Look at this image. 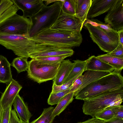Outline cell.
<instances>
[{
	"instance_id": "cell-1",
	"label": "cell",
	"mask_w": 123,
	"mask_h": 123,
	"mask_svg": "<svg viewBox=\"0 0 123 123\" xmlns=\"http://www.w3.org/2000/svg\"><path fill=\"white\" fill-rule=\"evenodd\" d=\"M31 38L37 44L67 48L79 46L83 39L81 31L64 32L50 28Z\"/></svg>"
},
{
	"instance_id": "cell-2",
	"label": "cell",
	"mask_w": 123,
	"mask_h": 123,
	"mask_svg": "<svg viewBox=\"0 0 123 123\" xmlns=\"http://www.w3.org/2000/svg\"><path fill=\"white\" fill-rule=\"evenodd\" d=\"M123 88V77L121 72L114 70L111 74L91 83L75 96L76 99L83 100L107 92Z\"/></svg>"
},
{
	"instance_id": "cell-3",
	"label": "cell",
	"mask_w": 123,
	"mask_h": 123,
	"mask_svg": "<svg viewBox=\"0 0 123 123\" xmlns=\"http://www.w3.org/2000/svg\"><path fill=\"white\" fill-rule=\"evenodd\" d=\"M62 0L55 2L49 6L44 4L38 12L29 18L31 22L28 34L30 38L43 31L50 28L59 15Z\"/></svg>"
},
{
	"instance_id": "cell-4",
	"label": "cell",
	"mask_w": 123,
	"mask_h": 123,
	"mask_svg": "<svg viewBox=\"0 0 123 123\" xmlns=\"http://www.w3.org/2000/svg\"><path fill=\"white\" fill-rule=\"evenodd\" d=\"M123 88L107 92L84 100V113L95 117L96 115L108 107L120 105L123 101Z\"/></svg>"
},
{
	"instance_id": "cell-5",
	"label": "cell",
	"mask_w": 123,
	"mask_h": 123,
	"mask_svg": "<svg viewBox=\"0 0 123 123\" xmlns=\"http://www.w3.org/2000/svg\"><path fill=\"white\" fill-rule=\"evenodd\" d=\"M0 44L12 50L18 56L28 59L35 49L36 44L29 36L0 33Z\"/></svg>"
},
{
	"instance_id": "cell-6",
	"label": "cell",
	"mask_w": 123,
	"mask_h": 123,
	"mask_svg": "<svg viewBox=\"0 0 123 123\" xmlns=\"http://www.w3.org/2000/svg\"><path fill=\"white\" fill-rule=\"evenodd\" d=\"M83 26L88 30L93 42L103 51L107 53L110 52L118 46L119 42L117 31L107 32L89 24H85Z\"/></svg>"
},
{
	"instance_id": "cell-7",
	"label": "cell",
	"mask_w": 123,
	"mask_h": 123,
	"mask_svg": "<svg viewBox=\"0 0 123 123\" xmlns=\"http://www.w3.org/2000/svg\"><path fill=\"white\" fill-rule=\"evenodd\" d=\"M60 63L52 65L43 64L32 58L28 62V76L39 84L54 79Z\"/></svg>"
},
{
	"instance_id": "cell-8",
	"label": "cell",
	"mask_w": 123,
	"mask_h": 123,
	"mask_svg": "<svg viewBox=\"0 0 123 123\" xmlns=\"http://www.w3.org/2000/svg\"><path fill=\"white\" fill-rule=\"evenodd\" d=\"M31 22L30 18H25L16 13L0 24V33L29 36Z\"/></svg>"
},
{
	"instance_id": "cell-9",
	"label": "cell",
	"mask_w": 123,
	"mask_h": 123,
	"mask_svg": "<svg viewBox=\"0 0 123 123\" xmlns=\"http://www.w3.org/2000/svg\"><path fill=\"white\" fill-rule=\"evenodd\" d=\"M83 23L75 16L63 12L61 8L57 19L50 28L64 32L81 31L83 27Z\"/></svg>"
},
{
	"instance_id": "cell-10",
	"label": "cell",
	"mask_w": 123,
	"mask_h": 123,
	"mask_svg": "<svg viewBox=\"0 0 123 123\" xmlns=\"http://www.w3.org/2000/svg\"><path fill=\"white\" fill-rule=\"evenodd\" d=\"M104 20L115 30L123 29V0H116L108 11Z\"/></svg>"
},
{
	"instance_id": "cell-11",
	"label": "cell",
	"mask_w": 123,
	"mask_h": 123,
	"mask_svg": "<svg viewBox=\"0 0 123 123\" xmlns=\"http://www.w3.org/2000/svg\"><path fill=\"white\" fill-rule=\"evenodd\" d=\"M74 53V50L71 48H61L36 44L35 49L29 54V57L32 59L63 55H68L70 57Z\"/></svg>"
},
{
	"instance_id": "cell-12",
	"label": "cell",
	"mask_w": 123,
	"mask_h": 123,
	"mask_svg": "<svg viewBox=\"0 0 123 123\" xmlns=\"http://www.w3.org/2000/svg\"><path fill=\"white\" fill-rule=\"evenodd\" d=\"M22 87L17 81L13 79L7 84L0 98V104L3 109L9 105L12 106L15 98Z\"/></svg>"
},
{
	"instance_id": "cell-13",
	"label": "cell",
	"mask_w": 123,
	"mask_h": 123,
	"mask_svg": "<svg viewBox=\"0 0 123 123\" xmlns=\"http://www.w3.org/2000/svg\"><path fill=\"white\" fill-rule=\"evenodd\" d=\"M19 9L23 12V16L30 18L40 10L44 4L43 0H12Z\"/></svg>"
},
{
	"instance_id": "cell-14",
	"label": "cell",
	"mask_w": 123,
	"mask_h": 123,
	"mask_svg": "<svg viewBox=\"0 0 123 123\" xmlns=\"http://www.w3.org/2000/svg\"><path fill=\"white\" fill-rule=\"evenodd\" d=\"M116 0H92L86 19L98 16L109 11Z\"/></svg>"
},
{
	"instance_id": "cell-15",
	"label": "cell",
	"mask_w": 123,
	"mask_h": 123,
	"mask_svg": "<svg viewBox=\"0 0 123 123\" xmlns=\"http://www.w3.org/2000/svg\"><path fill=\"white\" fill-rule=\"evenodd\" d=\"M12 105L21 121L24 123H29L32 115L29 110L27 105L19 94L16 97Z\"/></svg>"
},
{
	"instance_id": "cell-16",
	"label": "cell",
	"mask_w": 123,
	"mask_h": 123,
	"mask_svg": "<svg viewBox=\"0 0 123 123\" xmlns=\"http://www.w3.org/2000/svg\"><path fill=\"white\" fill-rule=\"evenodd\" d=\"M74 64L69 59L64 60L60 63L53 83L57 85H61L64 82L72 70Z\"/></svg>"
},
{
	"instance_id": "cell-17",
	"label": "cell",
	"mask_w": 123,
	"mask_h": 123,
	"mask_svg": "<svg viewBox=\"0 0 123 123\" xmlns=\"http://www.w3.org/2000/svg\"><path fill=\"white\" fill-rule=\"evenodd\" d=\"M81 75V84L78 91L74 93V97L83 88L99 78L111 74L112 72L87 70Z\"/></svg>"
},
{
	"instance_id": "cell-18",
	"label": "cell",
	"mask_w": 123,
	"mask_h": 123,
	"mask_svg": "<svg viewBox=\"0 0 123 123\" xmlns=\"http://www.w3.org/2000/svg\"><path fill=\"white\" fill-rule=\"evenodd\" d=\"M86 61L87 64L86 71L90 70L112 72L115 70L112 67L94 55L90 56Z\"/></svg>"
},
{
	"instance_id": "cell-19",
	"label": "cell",
	"mask_w": 123,
	"mask_h": 123,
	"mask_svg": "<svg viewBox=\"0 0 123 123\" xmlns=\"http://www.w3.org/2000/svg\"><path fill=\"white\" fill-rule=\"evenodd\" d=\"M11 66L7 59L0 55V83L8 84L13 79Z\"/></svg>"
},
{
	"instance_id": "cell-20",
	"label": "cell",
	"mask_w": 123,
	"mask_h": 123,
	"mask_svg": "<svg viewBox=\"0 0 123 123\" xmlns=\"http://www.w3.org/2000/svg\"><path fill=\"white\" fill-rule=\"evenodd\" d=\"M76 8L75 16L83 23L86 19L92 0H75Z\"/></svg>"
},
{
	"instance_id": "cell-21",
	"label": "cell",
	"mask_w": 123,
	"mask_h": 123,
	"mask_svg": "<svg viewBox=\"0 0 123 123\" xmlns=\"http://www.w3.org/2000/svg\"><path fill=\"white\" fill-rule=\"evenodd\" d=\"M96 57L112 67L115 70L121 72L123 68V58L115 57L105 54Z\"/></svg>"
},
{
	"instance_id": "cell-22",
	"label": "cell",
	"mask_w": 123,
	"mask_h": 123,
	"mask_svg": "<svg viewBox=\"0 0 123 123\" xmlns=\"http://www.w3.org/2000/svg\"><path fill=\"white\" fill-rule=\"evenodd\" d=\"M74 93L70 92L64 96L57 104L53 112L55 117L59 116L67 108L74 99Z\"/></svg>"
},
{
	"instance_id": "cell-23",
	"label": "cell",
	"mask_w": 123,
	"mask_h": 123,
	"mask_svg": "<svg viewBox=\"0 0 123 123\" xmlns=\"http://www.w3.org/2000/svg\"><path fill=\"white\" fill-rule=\"evenodd\" d=\"M74 64L73 68L65 80L64 83L70 80L83 70L86 71L87 62L86 60H73Z\"/></svg>"
},
{
	"instance_id": "cell-24",
	"label": "cell",
	"mask_w": 123,
	"mask_h": 123,
	"mask_svg": "<svg viewBox=\"0 0 123 123\" xmlns=\"http://www.w3.org/2000/svg\"><path fill=\"white\" fill-rule=\"evenodd\" d=\"M54 109L51 106L44 108L40 116L29 123H52L55 117L53 115Z\"/></svg>"
},
{
	"instance_id": "cell-25",
	"label": "cell",
	"mask_w": 123,
	"mask_h": 123,
	"mask_svg": "<svg viewBox=\"0 0 123 123\" xmlns=\"http://www.w3.org/2000/svg\"><path fill=\"white\" fill-rule=\"evenodd\" d=\"M14 68L17 73H19L27 71L28 66L27 59L25 57L18 56L14 58L10 64Z\"/></svg>"
},
{
	"instance_id": "cell-26",
	"label": "cell",
	"mask_w": 123,
	"mask_h": 123,
	"mask_svg": "<svg viewBox=\"0 0 123 123\" xmlns=\"http://www.w3.org/2000/svg\"><path fill=\"white\" fill-rule=\"evenodd\" d=\"M68 57L70 56L68 55H63L39 57L33 59L41 63L52 65L60 63Z\"/></svg>"
},
{
	"instance_id": "cell-27",
	"label": "cell",
	"mask_w": 123,
	"mask_h": 123,
	"mask_svg": "<svg viewBox=\"0 0 123 123\" xmlns=\"http://www.w3.org/2000/svg\"><path fill=\"white\" fill-rule=\"evenodd\" d=\"M61 9L66 14L75 15V14L76 3L75 0H62Z\"/></svg>"
},
{
	"instance_id": "cell-28",
	"label": "cell",
	"mask_w": 123,
	"mask_h": 123,
	"mask_svg": "<svg viewBox=\"0 0 123 123\" xmlns=\"http://www.w3.org/2000/svg\"><path fill=\"white\" fill-rule=\"evenodd\" d=\"M84 72V70L82 71L73 78L61 85H57L53 83L51 92L54 93L57 92L70 89L74 81Z\"/></svg>"
},
{
	"instance_id": "cell-29",
	"label": "cell",
	"mask_w": 123,
	"mask_h": 123,
	"mask_svg": "<svg viewBox=\"0 0 123 123\" xmlns=\"http://www.w3.org/2000/svg\"><path fill=\"white\" fill-rule=\"evenodd\" d=\"M70 89L57 92H51L48 99L47 102L50 105L57 104L66 95L70 92Z\"/></svg>"
},
{
	"instance_id": "cell-30",
	"label": "cell",
	"mask_w": 123,
	"mask_h": 123,
	"mask_svg": "<svg viewBox=\"0 0 123 123\" xmlns=\"http://www.w3.org/2000/svg\"><path fill=\"white\" fill-rule=\"evenodd\" d=\"M114 116L112 111L106 108L97 114L95 117L99 120L105 121L114 118Z\"/></svg>"
},
{
	"instance_id": "cell-31",
	"label": "cell",
	"mask_w": 123,
	"mask_h": 123,
	"mask_svg": "<svg viewBox=\"0 0 123 123\" xmlns=\"http://www.w3.org/2000/svg\"><path fill=\"white\" fill-rule=\"evenodd\" d=\"M111 109L114 114V118L123 119V105L114 106L107 107Z\"/></svg>"
},
{
	"instance_id": "cell-32",
	"label": "cell",
	"mask_w": 123,
	"mask_h": 123,
	"mask_svg": "<svg viewBox=\"0 0 123 123\" xmlns=\"http://www.w3.org/2000/svg\"><path fill=\"white\" fill-rule=\"evenodd\" d=\"M106 54L116 57L123 58V45L119 43L116 48L112 51Z\"/></svg>"
},
{
	"instance_id": "cell-33",
	"label": "cell",
	"mask_w": 123,
	"mask_h": 123,
	"mask_svg": "<svg viewBox=\"0 0 123 123\" xmlns=\"http://www.w3.org/2000/svg\"><path fill=\"white\" fill-rule=\"evenodd\" d=\"M12 106L9 105L6 109H3L0 123H9Z\"/></svg>"
},
{
	"instance_id": "cell-34",
	"label": "cell",
	"mask_w": 123,
	"mask_h": 123,
	"mask_svg": "<svg viewBox=\"0 0 123 123\" xmlns=\"http://www.w3.org/2000/svg\"><path fill=\"white\" fill-rule=\"evenodd\" d=\"M13 4L12 0H1L0 3V17L3 13Z\"/></svg>"
},
{
	"instance_id": "cell-35",
	"label": "cell",
	"mask_w": 123,
	"mask_h": 123,
	"mask_svg": "<svg viewBox=\"0 0 123 123\" xmlns=\"http://www.w3.org/2000/svg\"><path fill=\"white\" fill-rule=\"evenodd\" d=\"M90 20L97 23L98 25V27L107 32H110L115 31L109 25L104 23L97 19H93Z\"/></svg>"
},
{
	"instance_id": "cell-36",
	"label": "cell",
	"mask_w": 123,
	"mask_h": 123,
	"mask_svg": "<svg viewBox=\"0 0 123 123\" xmlns=\"http://www.w3.org/2000/svg\"><path fill=\"white\" fill-rule=\"evenodd\" d=\"M21 122L18 118L16 111L12 110L10 113L9 123H21Z\"/></svg>"
},
{
	"instance_id": "cell-37",
	"label": "cell",
	"mask_w": 123,
	"mask_h": 123,
	"mask_svg": "<svg viewBox=\"0 0 123 123\" xmlns=\"http://www.w3.org/2000/svg\"><path fill=\"white\" fill-rule=\"evenodd\" d=\"M105 121L98 119L95 117L89 119L83 122H79L77 123H103Z\"/></svg>"
},
{
	"instance_id": "cell-38",
	"label": "cell",
	"mask_w": 123,
	"mask_h": 123,
	"mask_svg": "<svg viewBox=\"0 0 123 123\" xmlns=\"http://www.w3.org/2000/svg\"><path fill=\"white\" fill-rule=\"evenodd\" d=\"M103 123H123V119L113 118Z\"/></svg>"
},
{
	"instance_id": "cell-39",
	"label": "cell",
	"mask_w": 123,
	"mask_h": 123,
	"mask_svg": "<svg viewBox=\"0 0 123 123\" xmlns=\"http://www.w3.org/2000/svg\"><path fill=\"white\" fill-rule=\"evenodd\" d=\"M119 43L123 45V29L117 31Z\"/></svg>"
},
{
	"instance_id": "cell-40",
	"label": "cell",
	"mask_w": 123,
	"mask_h": 123,
	"mask_svg": "<svg viewBox=\"0 0 123 123\" xmlns=\"http://www.w3.org/2000/svg\"><path fill=\"white\" fill-rule=\"evenodd\" d=\"M43 1L45 2L44 4L46 6H47L49 4L52 2H55L57 1H59L60 0H43Z\"/></svg>"
},
{
	"instance_id": "cell-41",
	"label": "cell",
	"mask_w": 123,
	"mask_h": 123,
	"mask_svg": "<svg viewBox=\"0 0 123 123\" xmlns=\"http://www.w3.org/2000/svg\"><path fill=\"white\" fill-rule=\"evenodd\" d=\"M2 110L3 109L0 104V123H1V119Z\"/></svg>"
},
{
	"instance_id": "cell-42",
	"label": "cell",
	"mask_w": 123,
	"mask_h": 123,
	"mask_svg": "<svg viewBox=\"0 0 123 123\" xmlns=\"http://www.w3.org/2000/svg\"><path fill=\"white\" fill-rule=\"evenodd\" d=\"M1 93V91H0V93Z\"/></svg>"
},
{
	"instance_id": "cell-43",
	"label": "cell",
	"mask_w": 123,
	"mask_h": 123,
	"mask_svg": "<svg viewBox=\"0 0 123 123\" xmlns=\"http://www.w3.org/2000/svg\"><path fill=\"white\" fill-rule=\"evenodd\" d=\"M1 1V0H0V2Z\"/></svg>"
},
{
	"instance_id": "cell-44",
	"label": "cell",
	"mask_w": 123,
	"mask_h": 123,
	"mask_svg": "<svg viewBox=\"0 0 123 123\" xmlns=\"http://www.w3.org/2000/svg\"><path fill=\"white\" fill-rule=\"evenodd\" d=\"M21 123H23L22 122H21Z\"/></svg>"
}]
</instances>
